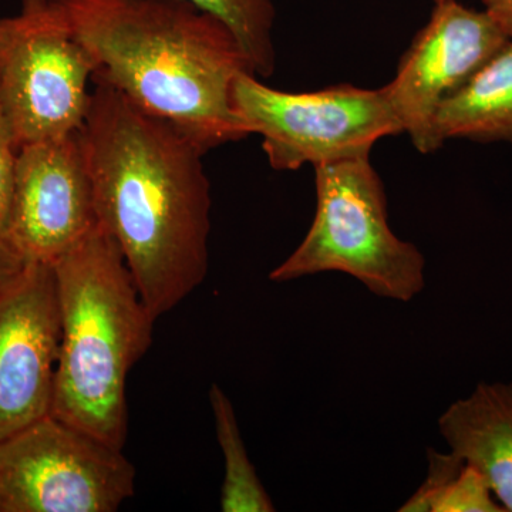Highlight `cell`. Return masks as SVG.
Returning a JSON list of instances; mask_svg holds the SVG:
<instances>
[{"label": "cell", "mask_w": 512, "mask_h": 512, "mask_svg": "<svg viewBox=\"0 0 512 512\" xmlns=\"http://www.w3.org/2000/svg\"><path fill=\"white\" fill-rule=\"evenodd\" d=\"M18 154V144L13 138L0 103V237L5 239L8 234L10 212H12Z\"/></svg>", "instance_id": "cell-17"}, {"label": "cell", "mask_w": 512, "mask_h": 512, "mask_svg": "<svg viewBox=\"0 0 512 512\" xmlns=\"http://www.w3.org/2000/svg\"><path fill=\"white\" fill-rule=\"evenodd\" d=\"M434 131L440 147L451 138L512 143V37L441 104Z\"/></svg>", "instance_id": "cell-12"}, {"label": "cell", "mask_w": 512, "mask_h": 512, "mask_svg": "<svg viewBox=\"0 0 512 512\" xmlns=\"http://www.w3.org/2000/svg\"><path fill=\"white\" fill-rule=\"evenodd\" d=\"M136 476L123 450L49 414L0 441V512H114Z\"/></svg>", "instance_id": "cell-7"}, {"label": "cell", "mask_w": 512, "mask_h": 512, "mask_svg": "<svg viewBox=\"0 0 512 512\" xmlns=\"http://www.w3.org/2000/svg\"><path fill=\"white\" fill-rule=\"evenodd\" d=\"M25 265L26 261L19 252L5 238L0 237V291L22 271Z\"/></svg>", "instance_id": "cell-18"}, {"label": "cell", "mask_w": 512, "mask_h": 512, "mask_svg": "<svg viewBox=\"0 0 512 512\" xmlns=\"http://www.w3.org/2000/svg\"><path fill=\"white\" fill-rule=\"evenodd\" d=\"M79 130L99 225L119 244L154 318L208 274L211 185L204 150L168 120L93 82Z\"/></svg>", "instance_id": "cell-1"}, {"label": "cell", "mask_w": 512, "mask_h": 512, "mask_svg": "<svg viewBox=\"0 0 512 512\" xmlns=\"http://www.w3.org/2000/svg\"><path fill=\"white\" fill-rule=\"evenodd\" d=\"M444 0H434V3ZM485 12L503 29L508 37H512V0H483Z\"/></svg>", "instance_id": "cell-19"}, {"label": "cell", "mask_w": 512, "mask_h": 512, "mask_svg": "<svg viewBox=\"0 0 512 512\" xmlns=\"http://www.w3.org/2000/svg\"><path fill=\"white\" fill-rule=\"evenodd\" d=\"M59 346L53 265L26 262L0 291V441L52 414Z\"/></svg>", "instance_id": "cell-10"}, {"label": "cell", "mask_w": 512, "mask_h": 512, "mask_svg": "<svg viewBox=\"0 0 512 512\" xmlns=\"http://www.w3.org/2000/svg\"><path fill=\"white\" fill-rule=\"evenodd\" d=\"M430 512H505L480 473L464 464L433 498Z\"/></svg>", "instance_id": "cell-15"}, {"label": "cell", "mask_w": 512, "mask_h": 512, "mask_svg": "<svg viewBox=\"0 0 512 512\" xmlns=\"http://www.w3.org/2000/svg\"><path fill=\"white\" fill-rule=\"evenodd\" d=\"M0 23V103L18 147L77 133L94 63L52 0H22Z\"/></svg>", "instance_id": "cell-6"}, {"label": "cell", "mask_w": 512, "mask_h": 512, "mask_svg": "<svg viewBox=\"0 0 512 512\" xmlns=\"http://www.w3.org/2000/svg\"><path fill=\"white\" fill-rule=\"evenodd\" d=\"M52 265L60 313L52 416L124 450L128 373L150 349L157 319L100 225Z\"/></svg>", "instance_id": "cell-3"}, {"label": "cell", "mask_w": 512, "mask_h": 512, "mask_svg": "<svg viewBox=\"0 0 512 512\" xmlns=\"http://www.w3.org/2000/svg\"><path fill=\"white\" fill-rule=\"evenodd\" d=\"M427 456H429V471H427L426 480L420 485L419 490L402 505L400 508L402 512H430L433 498L439 493L440 488L456 476L464 466L463 461L454 456L451 451L439 453L430 448Z\"/></svg>", "instance_id": "cell-16"}, {"label": "cell", "mask_w": 512, "mask_h": 512, "mask_svg": "<svg viewBox=\"0 0 512 512\" xmlns=\"http://www.w3.org/2000/svg\"><path fill=\"white\" fill-rule=\"evenodd\" d=\"M0 32H2V23H0Z\"/></svg>", "instance_id": "cell-20"}, {"label": "cell", "mask_w": 512, "mask_h": 512, "mask_svg": "<svg viewBox=\"0 0 512 512\" xmlns=\"http://www.w3.org/2000/svg\"><path fill=\"white\" fill-rule=\"evenodd\" d=\"M510 39L485 10L466 8L457 0L434 3L429 22L384 86L403 133L417 151L439 150L434 123L441 104Z\"/></svg>", "instance_id": "cell-8"}, {"label": "cell", "mask_w": 512, "mask_h": 512, "mask_svg": "<svg viewBox=\"0 0 512 512\" xmlns=\"http://www.w3.org/2000/svg\"><path fill=\"white\" fill-rule=\"evenodd\" d=\"M221 20L237 39L252 73L268 79L275 73V0H188Z\"/></svg>", "instance_id": "cell-14"}, {"label": "cell", "mask_w": 512, "mask_h": 512, "mask_svg": "<svg viewBox=\"0 0 512 512\" xmlns=\"http://www.w3.org/2000/svg\"><path fill=\"white\" fill-rule=\"evenodd\" d=\"M448 451L476 468L512 512V382H480L437 423Z\"/></svg>", "instance_id": "cell-11"}, {"label": "cell", "mask_w": 512, "mask_h": 512, "mask_svg": "<svg viewBox=\"0 0 512 512\" xmlns=\"http://www.w3.org/2000/svg\"><path fill=\"white\" fill-rule=\"evenodd\" d=\"M109 84L205 151L244 140L232 86L251 66L231 30L188 0H52ZM254 74V73H252Z\"/></svg>", "instance_id": "cell-2"}, {"label": "cell", "mask_w": 512, "mask_h": 512, "mask_svg": "<svg viewBox=\"0 0 512 512\" xmlns=\"http://www.w3.org/2000/svg\"><path fill=\"white\" fill-rule=\"evenodd\" d=\"M316 211L299 247L269 279L352 276L379 298L407 303L426 288V259L390 228L382 178L369 158L316 165Z\"/></svg>", "instance_id": "cell-4"}, {"label": "cell", "mask_w": 512, "mask_h": 512, "mask_svg": "<svg viewBox=\"0 0 512 512\" xmlns=\"http://www.w3.org/2000/svg\"><path fill=\"white\" fill-rule=\"evenodd\" d=\"M210 404L214 414L215 433L224 457L221 510L224 512L275 511L274 501L265 490L248 456L231 399L217 383L211 386Z\"/></svg>", "instance_id": "cell-13"}, {"label": "cell", "mask_w": 512, "mask_h": 512, "mask_svg": "<svg viewBox=\"0 0 512 512\" xmlns=\"http://www.w3.org/2000/svg\"><path fill=\"white\" fill-rule=\"evenodd\" d=\"M99 227L79 131L19 148L6 241L26 262L53 264Z\"/></svg>", "instance_id": "cell-9"}, {"label": "cell", "mask_w": 512, "mask_h": 512, "mask_svg": "<svg viewBox=\"0 0 512 512\" xmlns=\"http://www.w3.org/2000/svg\"><path fill=\"white\" fill-rule=\"evenodd\" d=\"M232 103L249 133L262 137L276 171L369 158L377 141L403 133L384 87L336 84L318 92L289 93L245 72L232 86Z\"/></svg>", "instance_id": "cell-5"}]
</instances>
